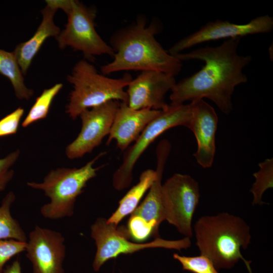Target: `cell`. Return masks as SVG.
Listing matches in <instances>:
<instances>
[{"instance_id": "obj_21", "label": "cell", "mask_w": 273, "mask_h": 273, "mask_svg": "<svg viewBox=\"0 0 273 273\" xmlns=\"http://www.w3.org/2000/svg\"><path fill=\"white\" fill-rule=\"evenodd\" d=\"M63 87L61 83H57L52 87L43 90L38 97L30 108L22 123L23 127H26L38 120L45 118L49 113L52 102Z\"/></svg>"}, {"instance_id": "obj_5", "label": "cell", "mask_w": 273, "mask_h": 273, "mask_svg": "<svg viewBox=\"0 0 273 273\" xmlns=\"http://www.w3.org/2000/svg\"><path fill=\"white\" fill-rule=\"evenodd\" d=\"M105 154L102 152L80 168H59L51 170L41 183L30 181L27 185L42 191L50 201L40 209L46 219L58 220L74 214L76 199L83 191L87 183L97 175L99 168L96 161Z\"/></svg>"}, {"instance_id": "obj_17", "label": "cell", "mask_w": 273, "mask_h": 273, "mask_svg": "<svg viewBox=\"0 0 273 273\" xmlns=\"http://www.w3.org/2000/svg\"><path fill=\"white\" fill-rule=\"evenodd\" d=\"M41 11L42 19L35 33L27 41L20 43L13 52L23 75L29 68L32 61L44 41L49 37H56L61 32L54 22V16L57 9L49 1Z\"/></svg>"}, {"instance_id": "obj_18", "label": "cell", "mask_w": 273, "mask_h": 273, "mask_svg": "<svg viewBox=\"0 0 273 273\" xmlns=\"http://www.w3.org/2000/svg\"><path fill=\"white\" fill-rule=\"evenodd\" d=\"M156 177V170L148 169L143 171L140 176L139 182L119 201L118 207L107 219V222L117 226L125 217L131 214L154 183Z\"/></svg>"}, {"instance_id": "obj_7", "label": "cell", "mask_w": 273, "mask_h": 273, "mask_svg": "<svg viewBox=\"0 0 273 273\" xmlns=\"http://www.w3.org/2000/svg\"><path fill=\"white\" fill-rule=\"evenodd\" d=\"M90 236L97 247L93 262L95 271H99L108 260L121 254H130L147 248H164L180 251L191 246L190 238L166 240L157 237L149 243H136L129 241L126 227H117L108 223L107 219L98 217L90 226Z\"/></svg>"}, {"instance_id": "obj_22", "label": "cell", "mask_w": 273, "mask_h": 273, "mask_svg": "<svg viewBox=\"0 0 273 273\" xmlns=\"http://www.w3.org/2000/svg\"><path fill=\"white\" fill-rule=\"evenodd\" d=\"M259 169L253 173L255 181L250 189L253 205L265 204L262 198L267 190L273 187V159H266L259 163Z\"/></svg>"}, {"instance_id": "obj_11", "label": "cell", "mask_w": 273, "mask_h": 273, "mask_svg": "<svg viewBox=\"0 0 273 273\" xmlns=\"http://www.w3.org/2000/svg\"><path fill=\"white\" fill-rule=\"evenodd\" d=\"M272 28L273 18L268 15L257 17L243 24L218 19L207 23L197 31L180 39L167 52L172 55H175L205 42L267 33L270 32Z\"/></svg>"}, {"instance_id": "obj_26", "label": "cell", "mask_w": 273, "mask_h": 273, "mask_svg": "<svg viewBox=\"0 0 273 273\" xmlns=\"http://www.w3.org/2000/svg\"><path fill=\"white\" fill-rule=\"evenodd\" d=\"M24 113V109L19 107L0 120V138L14 134L17 132Z\"/></svg>"}, {"instance_id": "obj_16", "label": "cell", "mask_w": 273, "mask_h": 273, "mask_svg": "<svg viewBox=\"0 0 273 273\" xmlns=\"http://www.w3.org/2000/svg\"><path fill=\"white\" fill-rule=\"evenodd\" d=\"M170 150L171 144L168 140H162L158 144L156 149V178L144 200L131 214L140 217L151 225L158 237L159 225L165 220L162 195V179Z\"/></svg>"}, {"instance_id": "obj_27", "label": "cell", "mask_w": 273, "mask_h": 273, "mask_svg": "<svg viewBox=\"0 0 273 273\" xmlns=\"http://www.w3.org/2000/svg\"><path fill=\"white\" fill-rule=\"evenodd\" d=\"M3 273H21L20 262L19 259L15 260L12 264L4 268Z\"/></svg>"}, {"instance_id": "obj_6", "label": "cell", "mask_w": 273, "mask_h": 273, "mask_svg": "<svg viewBox=\"0 0 273 273\" xmlns=\"http://www.w3.org/2000/svg\"><path fill=\"white\" fill-rule=\"evenodd\" d=\"M57 9L63 10L68 17L65 29L56 37L59 47H70L81 52L87 59L95 56L107 55L113 57L114 52L97 32L95 27L96 12L74 0L52 1Z\"/></svg>"}, {"instance_id": "obj_14", "label": "cell", "mask_w": 273, "mask_h": 273, "mask_svg": "<svg viewBox=\"0 0 273 273\" xmlns=\"http://www.w3.org/2000/svg\"><path fill=\"white\" fill-rule=\"evenodd\" d=\"M190 104L192 117L188 128L193 132L197 143L194 156L201 167L209 168L215 153L217 115L213 108L203 99L192 101Z\"/></svg>"}, {"instance_id": "obj_10", "label": "cell", "mask_w": 273, "mask_h": 273, "mask_svg": "<svg viewBox=\"0 0 273 273\" xmlns=\"http://www.w3.org/2000/svg\"><path fill=\"white\" fill-rule=\"evenodd\" d=\"M119 101L112 100L83 111L79 115L82 126L76 139L66 148L69 159L81 158L99 146L109 135Z\"/></svg>"}, {"instance_id": "obj_4", "label": "cell", "mask_w": 273, "mask_h": 273, "mask_svg": "<svg viewBox=\"0 0 273 273\" xmlns=\"http://www.w3.org/2000/svg\"><path fill=\"white\" fill-rule=\"evenodd\" d=\"M132 79L127 73L119 78H110L99 73L87 60H80L67 77L73 89L69 95L66 113L75 119L83 111L110 101L127 103L124 88Z\"/></svg>"}, {"instance_id": "obj_25", "label": "cell", "mask_w": 273, "mask_h": 273, "mask_svg": "<svg viewBox=\"0 0 273 273\" xmlns=\"http://www.w3.org/2000/svg\"><path fill=\"white\" fill-rule=\"evenodd\" d=\"M20 153L19 150H17L0 159V193L13 178L14 171L11 168L17 161Z\"/></svg>"}, {"instance_id": "obj_20", "label": "cell", "mask_w": 273, "mask_h": 273, "mask_svg": "<svg viewBox=\"0 0 273 273\" xmlns=\"http://www.w3.org/2000/svg\"><path fill=\"white\" fill-rule=\"evenodd\" d=\"M16 200L13 192H9L0 205V240L14 239L27 242V237L19 222L12 215L11 208Z\"/></svg>"}, {"instance_id": "obj_8", "label": "cell", "mask_w": 273, "mask_h": 273, "mask_svg": "<svg viewBox=\"0 0 273 273\" xmlns=\"http://www.w3.org/2000/svg\"><path fill=\"white\" fill-rule=\"evenodd\" d=\"M192 117L190 104L169 105L145 128L123 155L122 162L113 175L112 185L118 191L127 188L133 178V169L139 158L147 148L162 133L177 126L189 127Z\"/></svg>"}, {"instance_id": "obj_1", "label": "cell", "mask_w": 273, "mask_h": 273, "mask_svg": "<svg viewBox=\"0 0 273 273\" xmlns=\"http://www.w3.org/2000/svg\"><path fill=\"white\" fill-rule=\"evenodd\" d=\"M240 40V37L232 38L216 47L207 46L173 55L181 62L198 60L205 64L196 73L175 83L171 90L170 105L207 98L222 112L230 114L233 108L232 97L235 88L247 82L243 69L252 60L250 56L238 54Z\"/></svg>"}, {"instance_id": "obj_12", "label": "cell", "mask_w": 273, "mask_h": 273, "mask_svg": "<svg viewBox=\"0 0 273 273\" xmlns=\"http://www.w3.org/2000/svg\"><path fill=\"white\" fill-rule=\"evenodd\" d=\"M64 243L60 232L36 225L29 234L25 251L33 273H64Z\"/></svg>"}, {"instance_id": "obj_13", "label": "cell", "mask_w": 273, "mask_h": 273, "mask_svg": "<svg viewBox=\"0 0 273 273\" xmlns=\"http://www.w3.org/2000/svg\"><path fill=\"white\" fill-rule=\"evenodd\" d=\"M176 83L172 75L154 70L142 71L127 86V104L136 110H166L169 105L165 95Z\"/></svg>"}, {"instance_id": "obj_9", "label": "cell", "mask_w": 273, "mask_h": 273, "mask_svg": "<svg viewBox=\"0 0 273 273\" xmlns=\"http://www.w3.org/2000/svg\"><path fill=\"white\" fill-rule=\"evenodd\" d=\"M162 195L165 220L191 238L192 219L200 197L198 183L189 175L175 173L162 184Z\"/></svg>"}, {"instance_id": "obj_2", "label": "cell", "mask_w": 273, "mask_h": 273, "mask_svg": "<svg viewBox=\"0 0 273 273\" xmlns=\"http://www.w3.org/2000/svg\"><path fill=\"white\" fill-rule=\"evenodd\" d=\"M157 20L147 24L144 16L132 24L116 30L110 46L114 52L113 60L102 66L105 75L121 71L154 70L175 76L182 68V62L165 51L155 38L161 31Z\"/></svg>"}, {"instance_id": "obj_24", "label": "cell", "mask_w": 273, "mask_h": 273, "mask_svg": "<svg viewBox=\"0 0 273 273\" xmlns=\"http://www.w3.org/2000/svg\"><path fill=\"white\" fill-rule=\"evenodd\" d=\"M26 242L14 239L0 240V273H3L6 263L15 256L25 251Z\"/></svg>"}, {"instance_id": "obj_15", "label": "cell", "mask_w": 273, "mask_h": 273, "mask_svg": "<svg viewBox=\"0 0 273 273\" xmlns=\"http://www.w3.org/2000/svg\"><path fill=\"white\" fill-rule=\"evenodd\" d=\"M162 110L133 109L126 103L120 102L106 144L115 140L117 147L125 151L134 142L147 126Z\"/></svg>"}, {"instance_id": "obj_3", "label": "cell", "mask_w": 273, "mask_h": 273, "mask_svg": "<svg viewBox=\"0 0 273 273\" xmlns=\"http://www.w3.org/2000/svg\"><path fill=\"white\" fill-rule=\"evenodd\" d=\"M193 231L200 254L209 258L218 270L231 269L242 260L252 273L251 261L241 252L251 240L250 226L242 218L228 212L204 215L196 221Z\"/></svg>"}, {"instance_id": "obj_19", "label": "cell", "mask_w": 273, "mask_h": 273, "mask_svg": "<svg viewBox=\"0 0 273 273\" xmlns=\"http://www.w3.org/2000/svg\"><path fill=\"white\" fill-rule=\"evenodd\" d=\"M0 74L12 83L16 96L20 100H29L33 91L26 87L23 75L12 52L0 49Z\"/></svg>"}, {"instance_id": "obj_23", "label": "cell", "mask_w": 273, "mask_h": 273, "mask_svg": "<svg viewBox=\"0 0 273 273\" xmlns=\"http://www.w3.org/2000/svg\"><path fill=\"white\" fill-rule=\"evenodd\" d=\"M173 257L180 263L183 270L192 273H218L211 260L205 255L187 256L174 253Z\"/></svg>"}]
</instances>
